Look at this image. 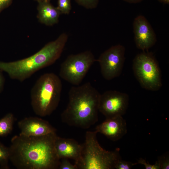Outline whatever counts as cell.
Listing matches in <instances>:
<instances>
[{
  "instance_id": "obj_1",
  "label": "cell",
  "mask_w": 169,
  "mask_h": 169,
  "mask_svg": "<svg viewBox=\"0 0 169 169\" xmlns=\"http://www.w3.org/2000/svg\"><path fill=\"white\" fill-rule=\"evenodd\" d=\"M56 133L40 136L19 135L11 139L9 161L18 169H59L55 148Z\"/></svg>"
},
{
  "instance_id": "obj_2",
  "label": "cell",
  "mask_w": 169,
  "mask_h": 169,
  "mask_svg": "<svg viewBox=\"0 0 169 169\" xmlns=\"http://www.w3.org/2000/svg\"><path fill=\"white\" fill-rule=\"evenodd\" d=\"M100 95L90 82L72 87L67 105L61 115L62 122L82 129L90 128L98 120Z\"/></svg>"
},
{
  "instance_id": "obj_3",
  "label": "cell",
  "mask_w": 169,
  "mask_h": 169,
  "mask_svg": "<svg viewBox=\"0 0 169 169\" xmlns=\"http://www.w3.org/2000/svg\"><path fill=\"white\" fill-rule=\"evenodd\" d=\"M68 38V35L63 33L29 57L14 61L0 62V70L7 73L11 79L22 82L54 63L60 57Z\"/></svg>"
},
{
  "instance_id": "obj_4",
  "label": "cell",
  "mask_w": 169,
  "mask_h": 169,
  "mask_svg": "<svg viewBox=\"0 0 169 169\" xmlns=\"http://www.w3.org/2000/svg\"><path fill=\"white\" fill-rule=\"evenodd\" d=\"M62 88L61 81L55 74L41 75L31 91V105L35 113L41 117L50 115L59 105Z\"/></svg>"
},
{
  "instance_id": "obj_5",
  "label": "cell",
  "mask_w": 169,
  "mask_h": 169,
  "mask_svg": "<svg viewBox=\"0 0 169 169\" xmlns=\"http://www.w3.org/2000/svg\"><path fill=\"white\" fill-rule=\"evenodd\" d=\"M97 133L95 131L86 132L78 169H115L116 163L121 159L118 148L110 151L101 146L97 140Z\"/></svg>"
},
{
  "instance_id": "obj_6",
  "label": "cell",
  "mask_w": 169,
  "mask_h": 169,
  "mask_svg": "<svg viewBox=\"0 0 169 169\" xmlns=\"http://www.w3.org/2000/svg\"><path fill=\"white\" fill-rule=\"evenodd\" d=\"M132 68L136 78L143 88L159 90L162 85L161 74L158 63L150 53L137 54L133 60Z\"/></svg>"
},
{
  "instance_id": "obj_7",
  "label": "cell",
  "mask_w": 169,
  "mask_h": 169,
  "mask_svg": "<svg viewBox=\"0 0 169 169\" xmlns=\"http://www.w3.org/2000/svg\"><path fill=\"white\" fill-rule=\"evenodd\" d=\"M96 61L93 54L89 50L69 55L61 64L59 75L70 84L79 85Z\"/></svg>"
},
{
  "instance_id": "obj_8",
  "label": "cell",
  "mask_w": 169,
  "mask_h": 169,
  "mask_svg": "<svg viewBox=\"0 0 169 169\" xmlns=\"http://www.w3.org/2000/svg\"><path fill=\"white\" fill-rule=\"evenodd\" d=\"M125 48L120 44L113 46L102 53L97 59L101 74L106 80H110L121 74L125 60Z\"/></svg>"
},
{
  "instance_id": "obj_9",
  "label": "cell",
  "mask_w": 169,
  "mask_h": 169,
  "mask_svg": "<svg viewBox=\"0 0 169 169\" xmlns=\"http://www.w3.org/2000/svg\"><path fill=\"white\" fill-rule=\"evenodd\" d=\"M128 94L116 90L107 91L100 95L99 111L106 118L122 116L128 108Z\"/></svg>"
},
{
  "instance_id": "obj_10",
  "label": "cell",
  "mask_w": 169,
  "mask_h": 169,
  "mask_svg": "<svg viewBox=\"0 0 169 169\" xmlns=\"http://www.w3.org/2000/svg\"><path fill=\"white\" fill-rule=\"evenodd\" d=\"M133 32L137 47L143 51L152 47L156 41V34L146 18L137 16L133 23Z\"/></svg>"
},
{
  "instance_id": "obj_11",
  "label": "cell",
  "mask_w": 169,
  "mask_h": 169,
  "mask_svg": "<svg viewBox=\"0 0 169 169\" xmlns=\"http://www.w3.org/2000/svg\"><path fill=\"white\" fill-rule=\"evenodd\" d=\"M19 135L27 136H40L56 133V130L47 121L35 117H26L18 122Z\"/></svg>"
},
{
  "instance_id": "obj_12",
  "label": "cell",
  "mask_w": 169,
  "mask_h": 169,
  "mask_svg": "<svg viewBox=\"0 0 169 169\" xmlns=\"http://www.w3.org/2000/svg\"><path fill=\"white\" fill-rule=\"evenodd\" d=\"M95 131L113 141L121 139L127 132L125 120L122 116L106 118L95 127Z\"/></svg>"
},
{
  "instance_id": "obj_13",
  "label": "cell",
  "mask_w": 169,
  "mask_h": 169,
  "mask_svg": "<svg viewBox=\"0 0 169 169\" xmlns=\"http://www.w3.org/2000/svg\"><path fill=\"white\" fill-rule=\"evenodd\" d=\"M54 146L56 154L60 159L73 160L77 167L81 159L82 145L74 139L62 138L57 136Z\"/></svg>"
},
{
  "instance_id": "obj_14",
  "label": "cell",
  "mask_w": 169,
  "mask_h": 169,
  "mask_svg": "<svg viewBox=\"0 0 169 169\" xmlns=\"http://www.w3.org/2000/svg\"><path fill=\"white\" fill-rule=\"evenodd\" d=\"M37 18L41 23L48 26H53L59 22L60 12L49 1L38 2Z\"/></svg>"
},
{
  "instance_id": "obj_15",
  "label": "cell",
  "mask_w": 169,
  "mask_h": 169,
  "mask_svg": "<svg viewBox=\"0 0 169 169\" xmlns=\"http://www.w3.org/2000/svg\"><path fill=\"white\" fill-rule=\"evenodd\" d=\"M15 118L13 114L9 113L0 119V136L6 137L12 131Z\"/></svg>"
},
{
  "instance_id": "obj_16",
  "label": "cell",
  "mask_w": 169,
  "mask_h": 169,
  "mask_svg": "<svg viewBox=\"0 0 169 169\" xmlns=\"http://www.w3.org/2000/svg\"><path fill=\"white\" fill-rule=\"evenodd\" d=\"M10 153L9 147L5 146L0 141V168L3 169L9 168L8 162Z\"/></svg>"
},
{
  "instance_id": "obj_17",
  "label": "cell",
  "mask_w": 169,
  "mask_h": 169,
  "mask_svg": "<svg viewBox=\"0 0 169 169\" xmlns=\"http://www.w3.org/2000/svg\"><path fill=\"white\" fill-rule=\"evenodd\" d=\"M56 8L61 14H69L72 9L71 0H58Z\"/></svg>"
},
{
  "instance_id": "obj_18",
  "label": "cell",
  "mask_w": 169,
  "mask_h": 169,
  "mask_svg": "<svg viewBox=\"0 0 169 169\" xmlns=\"http://www.w3.org/2000/svg\"><path fill=\"white\" fill-rule=\"evenodd\" d=\"M79 5L87 9H93L97 7L99 0H74Z\"/></svg>"
},
{
  "instance_id": "obj_19",
  "label": "cell",
  "mask_w": 169,
  "mask_h": 169,
  "mask_svg": "<svg viewBox=\"0 0 169 169\" xmlns=\"http://www.w3.org/2000/svg\"><path fill=\"white\" fill-rule=\"evenodd\" d=\"M136 165V163L122 160V159L119 160L115 165V169H130L132 166Z\"/></svg>"
},
{
  "instance_id": "obj_20",
  "label": "cell",
  "mask_w": 169,
  "mask_h": 169,
  "mask_svg": "<svg viewBox=\"0 0 169 169\" xmlns=\"http://www.w3.org/2000/svg\"><path fill=\"white\" fill-rule=\"evenodd\" d=\"M136 164H141L144 165L146 169H160V163L157 160L154 164L151 165L147 163L146 160L143 158H140L136 163Z\"/></svg>"
},
{
  "instance_id": "obj_21",
  "label": "cell",
  "mask_w": 169,
  "mask_h": 169,
  "mask_svg": "<svg viewBox=\"0 0 169 169\" xmlns=\"http://www.w3.org/2000/svg\"><path fill=\"white\" fill-rule=\"evenodd\" d=\"M60 161L59 169H78L77 166L74 164L71 163L67 159H62Z\"/></svg>"
},
{
  "instance_id": "obj_22",
  "label": "cell",
  "mask_w": 169,
  "mask_h": 169,
  "mask_svg": "<svg viewBox=\"0 0 169 169\" xmlns=\"http://www.w3.org/2000/svg\"><path fill=\"white\" fill-rule=\"evenodd\" d=\"M157 160L160 163L161 169H169V159L168 156H160Z\"/></svg>"
},
{
  "instance_id": "obj_23",
  "label": "cell",
  "mask_w": 169,
  "mask_h": 169,
  "mask_svg": "<svg viewBox=\"0 0 169 169\" xmlns=\"http://www.w3.org/2000/svg\"><path fill=\"white\" fill-rule=\"evenodd\" d=\"M13 0H0V12L4 8L8 7Z\"/></svg>"
},
{
  "instance_id": "obj_24",
  "label": "cell",
  "mask_w": 169,
  "mask_h": 169,
  "mask_svg": "<svg viewBox=\"0 0 169 169\" xmlns=\"http://www.w3.org/2000/svg\"><path fill=\"white\" fill-rule=\"evenodd\" d=\"M2 72V71L0 70V93L3 90L5 82V78Z\"/></svg>"
},
{
  "instance_id": "obj_25",
  "label": "cell",
  "mask_w": 169,
  "mask_h": 169,
  "mask_svg": "<svg viewBox=\"0 0 169 169\" xmlns=\"http://www.w3.org/2000/svg\"><path fill=\"white\" fill-rule=\"evenodd\" d=\"M124 1L130 3H140L143 0H123Z\"/></svg>"
},
{
  "instance_id": "obj_26",
  "label": "cell",
  "mask_w": 169,
  "mask_h": 169,
  "mask_svg": "<svg viewBox=\"0 0 169 169\" xmlns=\"http://www.w3.org/2000/svg\"><path fill=\"white\" fill-rule=\"evenodd\" d=\"M160 2L166 4H169V0H157Z\"/></svg>"
},
{
  "instance_id": "obj_27",
  "label": "cell",
  "mask_w": 169,
  "mask_h": 169,
  "mask_svg": "<svg viewBox=\"0 0 169 169\" xmlns=\"http://www.w3.org/2000/svg\"><path fill=\"white\" fill-rule=\"evenodd\" d=\"M34 0L36 1L37 2H39L42 1H50L51 0Z\"/></svg>"
}]
</instances>
